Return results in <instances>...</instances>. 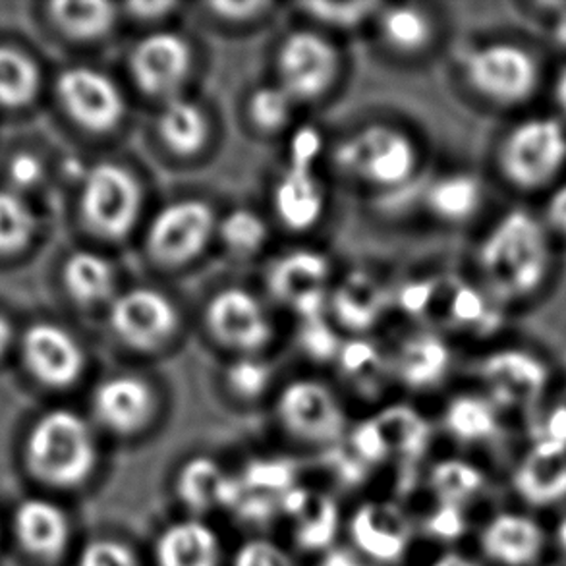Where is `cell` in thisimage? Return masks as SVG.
<instances>
[{"label": "cell", "instance_id": "52", "mask_svg": "<svg viewBox=\"0 0 566 566\" xmlns=\"http://www.w3.org/2000/svg\"><path fill=\"white\" fill-rule=\"evenodd\" d=\"M319 566H371L361 559L358 553L348 552V549H329L323 555Z\"/></svg>", "mask_w": 566, "mask_h": 566}, {"label": "cell", "instance_id": "13", "mask_svg": "<svg viewBox=\"0 0 566 566\" xmlns=\"http://www.w3.org/2000/svg\"><path fill=\"white\" fill-rule=\"evenodd\" d=\"M276 420L289 436L310 444L337 443L345 436L346 413L337 392L314 377L283 385L275 402Z\"/></svg>", "mask_w": 566, "mask_h": 566}, {"label": "cell", "instance_id": "11", "mask_svg": "<svg viewBox=\"0 0 566 566\" xmlns=\"http://www.w3.org/2000/svg\"><path fill=\"white\" fill-rule=\"evenodd\" d=\"M566 163V130L555 118H528L509 132L499 165L503 177L521 190L549 185Z\"/></svg>", "mask_w": 566, "mask_h": 566}, {"label": "cell", "instance_id": "38", "mask_svg": "<svg viewBox=\"0 0 566 566\" xmlns=\"http://www.w3.org/2000/svg\"><path fill=\"white\" fill-rule=\"evenodd\" d=\"M273 368L263 356H234L222 369V382L238 402H258L273 385Z\"/></svg>", "mask_w": 566, "mask_h": 566}, {"label": "cell", "instance_id": "53", "mask_svg": "<svg viewBox=\"0 0 566 566\" xmlns=\"http://www.w3.org/2000/svg\"><path fill=\"white\" fill-rule=\"evenodd\" d=\"M555 103L560 108V113L566 116V69L560 72L557 82H555Z\"/></svg>", "mask_w": 566, "mask_h": 566}, {"label": "cell", "instance_id": "43", "mask_svg": "<svg viewBox=\"0 0 566 566\" xmlns=\"http://www.w3.org/2000/svg\"><path fill=\"white\" fill-rule=\"evenodd\" d=\"M77 566H139L136 553L116 539H95L84 547Z\"/></svg>", "mask_w": 566, "mask_h": 566}, {"label": "cell", "instance_id": "30", "mask_svg": "<svg viewBox=\"0 0 566 566\" xmlns=\"http://www.w3.org/2000/svg\"><path fill=\"white\" fill-rule=\"evenodd\" d=\"M451 350L444 340L433 335H421L402 346L397 358V371L408 387L429 389L443 381L451 369Z\"/></svg>", "mask_w": 566, "mask_h": 566}, {"label": "cell", "instance_id": "57", "mask_svg": "<svg viewBox=\"0 0 566 566\" xmlns=\"http://www.w3.org/2000/svg\"><path fill=\"white\" fill-rule=\"evenodd\" d=\"M557 539H559V547L565 553L566 557V516L559 522V528H557Z\"/></svg>", "mask_w": 566, "mask_h": 566}, {"label": "cell", "instance_id": "34", "mask_svg": "<svg viewBox=\"0 0 566 566\" xmlns=\"http://www.w3.org/2000/svg\"><path fill=\"white\" fill-rule=\"evenodd\" d=\"M444 428L462 443H480L497 433V413L490 400L475 395L452 398L444 410Z\"/></svg>", "mask_w": 566, "mask_h": 566}, {"label": "cell", "instance_id": "40", "mask_svg": "<svg viewBox=\"0 0 566 566\" xmlns=\"http://www.w3.org/2000/svg\"><path fill=\"white\" fill-rule=\"evenodd\" d=\"M35 214L14 191H0V252H15L30 242Z\"/></svg>", "mask_w": 566, "mask_h": 566}, {"label": "cell", "instance_id": "6", "mask_svg": "<svg viewBox=\"0 0 566 566\" xmlns=\"http://www.w3.org/2000/svg\"><path fill=\"white\" fill-rule=\"evenodd\" d=\"M107 325L124 350L157 356L172 348L182 335L185 314L169 292L154 284H136L123 289L111 302Z\"/></svg>", "mask_w": 566, "mask_h": 566}, {"label": "cell", "instance_id": "27", "mask_svg": "<svg viewBox=\"0 0 566 566\" xmlns=\"http://www.w3.org/2000/svg\"><path fill=\"white\" fill-rule=\"evenodd\" d=\"M483 376L499 397L506 400H530L544 389L547 368L534 354L501 350L485 361Z\"/></svg>", "mask_w": 566, "mask_h": 566}, {"label": "cell", "instance_id": "3", "mask_svg": "<svg viewBox=\"0 0 566 566\" xmlns=\"http://www.w3.org/2000/svg\"><path fill=\"white\" fill-rule=\"evenodd\" d=\"M221 213L198 196L169 199L147 214L142 227V250L149 265L177 273L198 263L217 242Z\"/></svg>", "mask_w": 566, "mask_h": 566}, {"label": "cell", "instance_id": "31", "mask_svg": "<svg viewBox=\"0 0 566 566\" xmlns=\"http://www.w3.org/2000/svg\"><path fill=\"white\" fill-rule=\"evenodd\" d=\"M482 185L472 175H447L429 186L426 206L429 213L443 222L472 219L482 206Z\"/></svg>", "mask_w": 566, "mask_h": 566}, {"label": "cell", "instance_id": "15", "mask_svg": "<svg viewBox=\"0 0 566 566\" xmlns=\"http://www.w3.org/2000/svg\"><path fill=\"white\" fill-rule=\"evenodd\" d=\"M155 111V144L175 161H193L209 151L213 144L214 124L209 108L191 95H180L157 105Z\"/></svg>", "mask_w": 566, "mask_h": 566}, {"label": "cell", "instance_id": "5", "mask_svg": "<svg viewBox=\"0 0 566 566\" xmlns=\"http://www.w3.org/2000/svg\"><path fill=\"white\" fill-rule=\"evenodd\" d=\"M345 64L337 38L306 23L281 38L273 69L276 84L302 107L333 95L343 82Z\"/></svg>", "mask_w": 566, "mask_h": 566}, {"label": "cell", "instance_id": "2", "mask_svg": "<svg viewBox=\"0 0 566 566\" xmlns=\"http://www.w3.org/2000/svg\"><path fill=\"white\" fill-rule=\"evenodd\" d=\"M333 163L343 177L356 185L389 191L412 182L420 169L421 154L405 126L371 120L338 138Z\"/></svg>", "mask_w": 566, "mask_h": 566}, {"label": "cell", "instance_id": "44", "mask_svg": "<svg viewBox=\"0 0 566 566\" xmlns=\"http://www.w3.org/2000/svg\"><path fill=\"white\" fill-rule=\"evenodd\" d=\"M180 2H170V0H138V2H128L124 4L123 14L126 20L144 25L147 30H159L167 28L170 18H175L180 10Z\"/></svg>", "mask_w": 566, "mask_h": 566}, {"label": "cell", "instance_id": "20", "mask_svg": "<svg viewBox=\"0 0 566 566\" xmlns=\"http://www.w3.org/2000/svg\"><path fill=\"white\" fill-rule=\"evenodd\" d=\"M281 511L291 516L294 537L302 549L323 552L335 542L340 516L337 503L329 495L294 488L284 495Z\"/></svg>", "mask_w": 566, "mask_h": 566}, {"label": "cell", "instance_id": "14", "mask_svg": "<svg viewBox=\"0 0 566 566\" xmlns=\"http://www.w3.org/2000/svg\"><path fill=\"white\" fill-rule=\"evenodd\" d=\"M161 405L159 389L149 377L132 369L105 377L93 390L95 420L115 436H138L155 420Z\"/></svg>", "mask_w": 566, "mask_h": 566}, {"label": "cell", "instance_id": "10", "mask_svg": "<svg viewBox=\"0 0 566 566\" xmlns=\"http://www.w3.org/2000/svg\"><path fill=\"white\" fill-rule=\"evenodd\" d=\"M62 111L77 128L107 138L123 128L128 115V95L115 77L93 66H70L56 80Z\"/></svg>", "mask_w": 566, "mask_h": 566}, {"label": "cell", "instance_id": "55", "mask_svg": "<svg viewBox=\"0 0 566 566\" xmlns=\"http://www.w3.org/2000/svg\"><path fill=\"white\" fill-rule=\"evenodd\" d=\"M10 338H12L10 325H8L7 319H2V317H0V354L7 350L8 345H10Z\"/></svg>", "mask_w": 566, "mask_h": 566}, {"label": "cell", "instance_id": "50", "mask_svg": "<svg viewBox=\"0 0 566 566\" xmlns=\"http://www.w3.org/2000/svg\"><path fill=\"white\" fill-rule=\"evenodd\" d=\"M547 221L553 229L566 237V182L553 191L547 203Z\"/></svg>", "mask_w": 566, "mask_h": 566}, {"label": "cell", "instance_id": "12", "mask_svg": "<svg viewBox=\"0 0 566 566\" xmlns=\"http://www.w3.org/2000/svg\"><path fill=\"white\" fill-rule=\"evenodd\" d=\"M462 70L472 92L503 107L528 101L539 82L536 59L513 43L478 46L467 54Z\"/></svg>", "mask_w": 566, "mask_h": 566}, {"label": "cell", "instance_id": "36", "mask_svg": "<svg viewBox=\"0 0 566 566\" xmlns=\"http://www.w3.org/2000/svg\"><path fill=\"white\" fill-rule=\"evenodd\" d=\"M483 482L485 478L480 468H475L472 462L459 459L437 462L429 475L431 490L436 491L441 505H464L467 501L480 493Z\"/></svg>", "mask_w": 566, "mask_h": 566}, {"label": "cell", "instance_id": "7", "mask_svg": "<svg viewBox=\"0 0 566 566\" xmlns=\"http://www.w3.org/2000/svg\"><path fill=\"white\" fill-rule=\"evenodd\" d=\"M33 474L59 488L85 482L97 464V443L90 423L70 410H53L35 423L28 441Z\"/></svg>", "mask_w": 566, "mask_h": 566}, {"label": "cell", "instance_id": "45", "mask_svg": "<svg viewBox=\"0 0 566 566\" xmlns=\"http://www.w3.org/2000/svg\"><path fill=\"white\" fill-rule=\"evenodd\" d=\"M353 451L361 464H377L389 457V444L379 420L360 423L353 433Z\"/></svg>", "mask_w": 566, "mask_h": 566}, {"label": "cell", "instance_id": "19", "mask_svg": "<svg viewBox=\"0 0 566 566\" xmlns=\"http://www.w3.org/2000/svg\"><path fill=\"white\" fill-rule=\"evenodd\" d=\"M374 25L379 45L400 61L428 53L437 38L433 15L418 4H381Z\"/></svg>", "mask_w": 566, "mask_h": 566}, {"label": "cell", "instance_id": "33", "mask_svg": "<svg viewBox=\"0 0 566 566\" xmlns=\"http://www.w3.org/2000/svg\"><path fill=\"white\" fill-rule=\"evenodd\" d=\"M271 229L263 214L250 207H237L219 217L217 242L237 260H252L269 244Z\"/></svg>", "mask_w": 566, "mask_h": 566}, {"label": "cell", "instance_id": "24", "mask_svg": "<svg viewBox=\"0 0 566 566\" xmlns=\"http://www.w3.org/2000/svg\"><path fill=\"white\" fill-rule=\"evenodd\" d=\"M514 490L526 503L549 506L566 499V449L559 444H537L514 474Z\"/></svg>", "mask_w": 566, "mask_h": 566}, {"label": "cell", "instance_id": "46", "mask_svg": "<svg viewBox=\"0 0 566 566\" xmlns=\"http://www.w3.org/2000/svg\"><path fill=\"white\" fill-rule=\"evenodd\" d=\"M232 566H296L283 547L269 539H252L238 549Z\"/></svg>", "mask_w": 566, "mask_h": 566}, {"label": "cell", "instance_id": "49", "mask_svg": "<svg viewBox=\"0 0 566 566\" xmlns=\"http://www.w3.org/2000/svg\"><path fill=\"white\" fill-rule=\"evenodd\" d=\"M43 177V167L35 155H15L8 167V178L18 188H31Z\"/></svg>", "mask_w": 566, "mask_h": 566}, {"label": "cell", "instance_id": "8", "mask_svg": "<svg viewBox=\"0 0 566 566\" xmlns=\"http://www.w3.org/2000/svg\"><path fill=\"white\" fill-rule=\"evenodd\" d=\"M196 64V45L172 28L144 31L124 59L134 92L155 105L186 95Z\"/></svg>", "mask_w": 566, "mask_h": 566}, {"label": "cell", "instance_id": "25", "mask_svg": "<svg viewBox=\"0 0 566 566\" xmlns=\"http://www.w3.org/2000/svg\"><path fill=\"white\" fill-rule=\"evenodd\" d=\"M155 560L157 566H219L221 539L198 518L175 522L157 539Z\"/></svg>", "mask_w": 566, "mask_h": 566}, {"label": "cell", "instance_id": "4", "mask_svg": "<svg viewBox=\"0 0 566 566\" xmlns=\"http://www.w3.org/2000/svg\"><path fill=\"white\" fill-rule=\"evenodd\" d=\"M146 185L126 163L99 161L85 170L77 211L92 237L108 244L142 232L146 222Z\"/></svg>", "mask_w": 566, "mask_h": 566}, {"label": "cell", "instance_id": "9", "mask_svg": "<svg viewBox=\"0 0 566 566\" xmlns=\"http://www.w3.org/2000/svg\"><path fill=\"white\" fill-rule=\"evenodd\" d=\"M203 329L230 356H263L275 340V322L265 300L245 286H222L206 300Z\"/></svg>", "mask_w": 566, "mask_h": 566}, {"label": "cell", "instance_id": "23", "mask_svg": "<svg viewBox=\"0 0 566 566\" xmlns=\"http://www.w3.org/2000/svg\"><path fill=\"white\" fill-rule=\"evenodd\" d=\"M240 478H230L219 462L207 457L186 460L178 472V497L191 513H207L214 506L232 509L240 497Z\"/></svg>", "mask_w": 566, "mask_h": 566}, {"label": "cell", "instance_id": "21", "mask_svg": "<svg viewBox=\"0 0 566 566\" xmlns=\"http://www.w3.org/2000/svg\"><path fill=\"white\" fill-rule=\"evenodd\" d=\"M545 534L536 521L522 514H499L485 526L482 549L503 566H528L544 552Z\"/></svg>", "mask_w": 566, "mask_h": 566}, {"label": "cell", "instance_id": "47", "mask_svg": "<svg viewBox=\"0 0 566 566\" xmlns=\"http://www.w3.org/2000/svg\"><path fill=\"white\" fill-rule=\"evenodd\" d=\"M302 345L306 346L307 354L319 358V360H327V358H337L338 353L343 345L338 343L335 333L331 329L329 325H325L319 319H310L304 322V331H302Z\"/></svg>", "mask_w": 566, "mask_h": 566}, {"label": "cell", "instance_id": "37", "mask_svg": "<svg viewBox=\"0 0 566 566\" xmlns=\"http://www.w3.org/2000/svg\"><path fill=\"white\" fill-rule=\"evenodd\" d=\"M381 4L376 2H302L300 14L306 18L307 25L327 31L331 35L346 33L374 23L377 10Z\"/></svg>", "mask_w": 566, "mask_h": 566}, {"label": "cell", "instance_id": "56", "mask_svg": "<svg viewBox=\"0 0 566 566\" xmlns=\"http://www.w3.org/2000/svg\"><path fill=\"white\" fill-rule=\"evenodd\" d=\"M555 39H557V43H559L563 49H566V14H563V18L557 22Z\"/></svg>", "mask_w": 566, "mask_h": 566}, {"label": "cell", "instance_id": "1", "mask_svg": "<svg viewBox=\"0 0 566 566\" xmlns=\"http://www.w3.org/2000/svg\"><path fill=\"white\" fill-rule=\"evenodd\" d=\"M552 248L544 224L526 211H511L490 230L480 248V268L501 300L528 298L549 273Z\"/></svg>", "mask_w": 566, "mask_h": 566}, {"label": "cell", "instance_id": "16", "mask_svg": "<svg viewBox=\"0 0 566 566\" xmlns=\"http://www.w3.org/2000/svg\"><path fill=\"white\" fill-rule=\"evenodd\" d=\"M22 354L31 376L46 387L69 389L84 376L85 353L80 340L54 323L25 331Z\"/></svg>", "mask_w": 566, "mask_h": 566}, {"label": "cell", "instance_id": "51", "mask_svg": "<svg viewBox=\"0 0 566 566\" xmlns=\"http://www.w3.org/2000/svg\"><path fill=\"white\" fill-rule=\"evenodd\" d=\"M483 304L480 296L472 291L459 292L454 300V314L462 322H474L478 315H482Z\"/></svg>", "mask_w": 566, "mask_h": 566}, {"label": "cell", "instance_id": "18", "mask_svg": "<svg viewBox=\"0 0 566 566\" xmlns=\"http://www.w3.org/2000/svg\"><path fill=\"white\" fill-rule=\"evenodd\" d=\"M271 209L284 229L310 232L327 213V191L314 169L291 165L273 186Z\"/></svg>", "mask_w": 566, "mask_h": 566}, {"label": "cell", "instance_id": "29", "mask_svg": "<svg viewBox=\"0 0 566 566\" xmlns=\"http://www.w3.org/2000/svg\"><path fill=\"white\" fill-rule=\"evenodd\" d=\"M54 25L77 43H99L111 38L120 20V8L101 0H61L49 7Z\"/></svg>", "mask_w": 566, "mask_h": 566}, {"label": "cell", "instance_id": "26", "mask_svg": "<svg viewBox=\"0 0 566 566\" xmlns=\"http://www.w3.org/2000/svg\"><path fill=\"white\" fill-rule=\"evenodd\" d=\"M331 263L327 255L315 250H294L275 261L269 269V291L276 298L296 304L306 296L325 292L323 283L329 281Z\"/></svg>", "mask_w": 566, "mask_h": 566}, {"label": "cell", "instance_id": "35", "mask_svg": "<svg viewBox=\"0 0 566 566\" xmlns=\"http://www.w3.org/2000/svg\"><path fill=\"white\" fill-rule=\"evenodd\" d=\"M38 64L20 51L0 46V107H23L38 95Z\"/></svg>", "mask_w": 566, "mask_h": 566}, {"label": "cell", "instance_id": "17", "mask_svg": "<svg viewBox=\"0 0 566 566\" xmlns=\"http://www.w3.org/2000/svg\"><path fill=\"white\" fill-rule=\"evenodd\" d=\"M410 522L392 503H366L350 521V537L358 552L376 563H397L410 545Z\"/></svg>", "mask_w": 566, "mask_h": 566}, {"label": "cell", "instance_id": "54", "mask_svg": "<svg viewBox=\"0 0 566 566\" xmlns=\"http://www.w3.org/2000/svg\"><path fill=\"white\" fill-rule=\"evenodd\" d=\"M431 566H478L472 560L462 557L459 553H444L443 557L433 563Z\"/></svg>", "mask_w": 566, "mask_h": 566}, {"label": "cell", "instance_id": "22", "mask_svg": "<svg viewBox=\"0 0 566 566\" xmlns=\"http://www.w3.org/2000/svg\"><path fill=\"white\" fill-rule=\"evenodd\" d=\"M62 283L70 298L82 307L103 306L107 310L116 294L123 291L115 263L93 250H80L64 261Z\"/></svg>", "mask_w": 566, "mask_h": 566}, {"label": "cell", "instance_id": "28", "mask_svg": "<svg viewBox=\"0 0 566 566\" xmlns=\"http://www.w3.org/2000/svg\"><path fill=\"white\" fill-rule=\"evenodd\" d=\"M15 530L23 547L39 557H56L69 544L66 514L43 499L23 501L15 513Z\"/></svg>", "mask_w": 566, "mask_h": 566}, {"label": "cell", "instance_id": "48", "mask_svg": "<svg viewBox=\"0 0 566 566\" xmlns=\"http://www.w3.org/2000/svg\"><path fill=\"white\" fill-rule=\"evenodd\" d=\"M426 528H428L431 536L437 537V539H444V542H452V539L462 536L464 530H467V518L462 513V506L441 505L439 503V509L429 516Z\"/></svg>", "mask_w": 566, "mask_h": 566}, {"label": "cell", "instance_id": "42", "mask_svg": "<svg viewBox=\"0 0 566 566\" xmlns=\"http://www.w3.org/2000/svg\"><path fill=\"white\" fill-rule=\"evenodd\" d=\"M389 420H381L382 433L387 439L390 452H405V454H420L428 444L429 429L420 416L402 412L387 416Z\"/></svg>", "mask_w": 566, "mask_h": 566}, {"label": "cell", "instance_id": "32", "mask_svg": "<svg viewBox=\"0 0 566 566\" xmlns=\"http://www.w3.org/2000/svg\"><path fill=\"white\" fill-rule=\"evenodd\" d=\"M298 103L284 92L275 80L248 93L244 103L245 123L255 134L273 138L291 128Z\"/></svg>", "mask_w": 566, "mask_h": 566}, {"label": "cell", "instance_id": "41", "mask_svg": "<svg viewBox=\"0 0 566 566\" xmlns=\"http://www.w3.org/2000/svg\"><path fill=\"white\" fill-rule=\"evenodd\" d=\"M275 4L263 0H213L203 10L209 20L229 30H245L265 22Z\"/></svg>", "mask_w": 566, "mask_h": 566}, {"label": "cell", "instance_id": "39", "mask_svg": "<svg viewBox=\"0 0 566 566\" xmlns=\"http://www.w3.org/2000/svg\"><path fill=\"white\" fill-rule=\"evenodd\" d=\"M294 480H296L294 464L284 459L252 460L248 462L244 474L240 478L244 490L276 499L281 503L284 495L296 488Z\"/></svg>", "mask_w": 566, "mask_h": 566}]
</instances>
